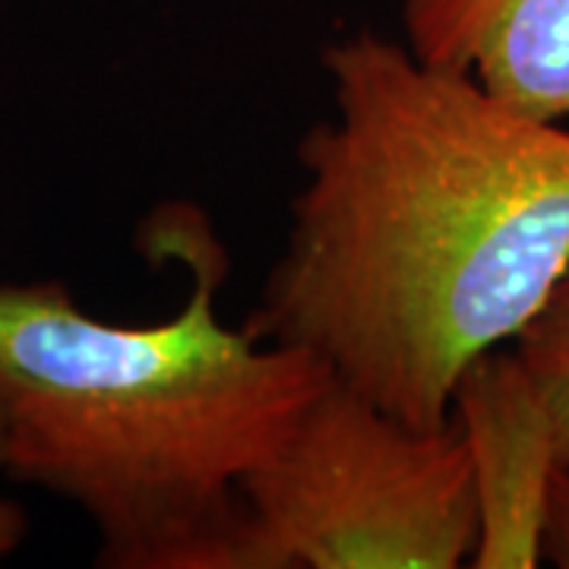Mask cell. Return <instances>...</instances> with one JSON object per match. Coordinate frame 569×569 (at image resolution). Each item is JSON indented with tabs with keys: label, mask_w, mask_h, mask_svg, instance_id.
Instances as JSON below:
<instances>
[{
	"label": "cell",
	"mask_w": 569,
	"mask_h": 569,
	"mask_svg": "<svg viewBox=\"0 0 569 569\" xmlns=\"http://www.w3.org/2000/svg\"><path fill=\"white\" fill-rule=\"evenodd\" d=\"M449 418L466 437L475 493V569L545 563V519L560 471L548 411L512 348L481 355L459 377Z\"/></svg>",
	"instance_id": "277c9868"
},
{
	"label": "cell",
	"mask_w": 569,
	"mask_h": 569,
	"mask_svg": "<svg viewBox=\"0 0 569 569\" xmlns=\"http://www.w3.org/2000/svg\"><path fill=\"white\" fill-rule=\"evenodd\" d=\"M545 560L569 569V468H560L550 490L548 519H545Z\"/></svg>",
	"instance_id": "52a82bcc"
},
{
	"label": "cell",
	"mask_w": 569,
	"mask_h": 569,
	"mask_svg": "<svg viewBox=\"0 0 569 569\" xmlns=\"http://www.w3.org/2000/svg\"><path fill=\"white\" fill-rule=\"evenodd\" d=\"M247 569H459L478 545L466 437L336 377L241 485Z\"/></svg>",
	"instance_id": "3957f363"
},
{
	"label": "cell",
	"mask_w": 569,
	"mask_h": 569,
	"mask_svg": "<svg viewBox=\"0 0 569 569\" xmlns=\"http://www.w3.org/2000/svg\"><path fill=\"white\" fill-rule=\"evenodd\" d=\"M0 478H3V475H0ZM26 535H29V519H26V512L20 509V503H13L10 497L0 493V560L13 557V553L22 548Z\"/></svg>",
	"instance_id": "ba28073f"
},
{
	"label": "cell",
	"mask_w": 569,
	"mask_h": 569,
	"mask_svg": "<svg viewBox=\"0 0 569 569\" xmlns=\"http://www.w3.org/2000/svg\"><path fill=\"white\" fill-rule=\"evenodd\" d=\"M284 241L247 329L411 427L507 348L569 269V123L427 67L377 29L320 51Z\"/></svg>",
	"instance_id": "6da1fadb"
},
{
	"label": "cell",
	"mask_w": 569,
	"mask_h": 569,
	"mask_svg": "<svg viewBox=\"0 0 569 569\" xmlns=\"http://www.w3.org/2000/svg\"><path fill=\"white\" fill-rule=\"evenodd\" d=\"M142 257L193 288L156 323L82 310L61 279L0 284V475L77 507L108 569H247L241 485L332 377L222 320L228 250L159 206Z\"/></svg>",
	"instance_id": "7a4b0ae2"
},
{
	"label": "cell",
	"mask_w": 569,
	"mask_h": 569,
	"mask_svg": "<svg viewBox=\"0 0 569 569\" xmlns=\"http://www.w3.org/2000/svg\"><path fill=\"white\" fill-rule=\"evenodd\" d=\"M402 41L427 67L569 123V0H402Z\"/></svg>",
	"instance_id": "5b68a950"
},
{
	"label": "cell",
	"mask_w": 569,
	"mask_h": 569,
	"mask_svg": "<svg viewBox=\"0 0 569 569\" xmlns=\"http://www.w3.org/2000/svg\"><path fill=\"white\" fill-rule=\"evenodd\" d=\"M509 348L548 411L557 459L569 468V269Z\"/></svg>",
	"instance_id": "8992f818"
}]
</instances>
